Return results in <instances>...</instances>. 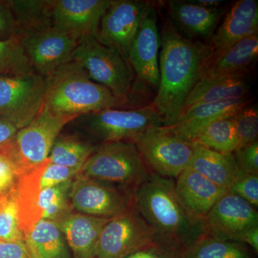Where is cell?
Here are the masks:
<instances>
[{
	"instance_id": "obj_1",
	"label": "cell",
	"mask_w": 258,
	"mask_h": 258,
	"mask_svg": "<svg viewBox=\"0 0 258 258\" xmlns=\"http://www.w3.org/2000/svg\"><path fill=\"white\" fill-rule=\"evenodd\" d=\"M159 84L151 104L157 110L163 125L175 124L185 102L202 76L208 56L206 44L184 36L166 22L160 35Z\"/></svg>"
},
{
	"instance_id": "obj_2",
	"label": "cell",
	"mask_w": 258,
	"mask_h": 258,
	"mask_svg": "<svg viewBox=\"0 0 258 258\" xmlns=\"http://www.w3.org/2000/svg\"><path fill=\"white\" fill-rule=\"evenodd\" d=\"M132 205L158 237L184 248L203 235V226L191 220L176 195L175 181L152 173L132 191Z\"/></svg>"
},
{
	"instance_id": "obj_3",
	"label": "cell",
	"mask_w": 258,
	"mask_h": 258,
	"mask_svg": "<svg viewBox=\"0 0 258 258\" xmlns=\"http://www.w3.org/2000/svg\"><path fill=\"white\" fill-rule=\"evenodd\" d=\"M125 102L93 81L82 66L72 60L50 78L45 105L54 114L80 117L115 108Z\"/></svg>"
},
{
	"instance_id": "obj_4",
	"label": "cell",
	"mask_w": 258,
	"mask_h": 258,
	"mask_svg": "<svg viewBox=\"0 0 258 258\" xmlns=\"http://www.w3.org/2000/svg\"><path fill=\"white\" fill-rule=\"evenodd\" d=\"M78 118L54 114L44 103L31 123L18 130L11 142L2 148L1 152L14 165L18 177L43 164L64 125Z\"/></svg>"
},
{
	"instance_id": "obj_5",
	"label": "cell",
	"mask_w": 258,
	"mask_h": 258,
	"mask_svg": "<svg viewBox=\"0 0 258 258\" xmlns=\"http://www.w3.org/2000/svg\"><path fill=\"white\" fill-rule=\"evenodd\" d=\"M79 174L132 191L152 172L133 142H115L97 146Z\"/></svg>"
},
{
	"instance_id": "obj_6",
	"label": "cell",
	"mask_w": 258,
	"mask_h": 258,
	"mask_svg": "<svg viewBox=\"0 0 258 258\" xmlns=\"http://www.w3.org/2000/svg\"><path fill=\"white\" fill-rule=\"evenodd\" d=\"M73 60L81 64L95 83L105 86L120 99L128 101L133 69L118 51L102 45L96 37H86L79 42Z\"/></svg>"
},
{
	"instance_id": "obj_7",
	"label": "cell",
	"mask_w": 258,
	"mask_h": 258,
	"mask_svg": "<svg viewBox=\"0 0 258 258\" xmlns=\"http://www.w3.org/2000/svg\"><path fill=\"white\" fill-rule=\"evenodd\" d=\"M50 82L36 73L0 76V118L18 130L30 124L45 103Z\"/></svg>"
},
{
	"instance_id": "obj_8",
	"label": "cell",
	"mask_w": 258,
	"mask_h": 258,
	"mask_svg": "<svg viewBox=\"0 0 258 258\" xmlns=\"http://www.w3.org/2000/svg\"><path fill=\"white\" fill-rule=\"evenodd\" d=\"M79 118L88 135L101 144L133 142L148 129L163 125L160 115L152 104L133 110L108 108Z\"/></svg>"
},
{
	"instance_id": "obj_9",
	"label": "cell",
	"mask_w": 258,
	"mask_h": 258,
	"mask_svg": "<svg viewBox=\"0 0 258 258\" xmlns=\"http://www.w3.org/2000/svg\"><path fill=\"white\" fill-rule=\"evenodd\" d=\"M151 172L177 178L189 166L194 142L180 138L164 125L152 127L133 141Z\"/></svg>"
},
{
	"instance_id": "obj_10",
	"label": "cell",
	"mask_w": 258,
	"mask_h": 258,
	"mask_svg": "<svg viewBox=\"0 0 258 258\" xmlns=\"http://www.w3.org/2000/svg\"><path fill=\"white\" fill-rule=\"evenodd\" d=\"M32 69L52 78L73 60L79 41L55 28L52 23L20 30L17 33Z\"/></svg>"
},
{
	"instance_id": "obj_11",
	"label": "cell",
	"mask_w": 258,
	"mask_h": 258,
	"mask_svg": "<svg viewBox=\"0 0 258 258\" xmlns=\"http://www.w3.org/2000/svg\"><path fill=\"white\" fill-rule=\"evenodd\" d=\"M158 237L155 230L132 204L105 225L98 241L96 258H124Z\"/></svg>"
},
{
	"instance_id": "obj_12",
	"label": "cell",
	"mask_w": 258,
	"mask_h": 258,
	"mask_svg": "<svg viewBox=\"0 0 258 258\" xmlns=\"http://www.w3.org/2000/svg\"><path fill=\"white\" fill-rule=\"evenodd\" d=\"M71 198L74 210L106 219L115 217L132 204V191L80 174L73 181Z\"/></svg>"
},
{
	"instance_id": "obj_13",
	"label": "cell",
	"mask_w": 258,
	"mask_h": 258,
	"mask_svg": "<svg viewBox=\"0 0 258 258\" xmlns=\"http://www.w3.org/2000/svg\"><path fill=\"white\" fill-rule=\"evenodd\" d=\"M151 4L139 0H113L101 19L96 40L128 60L129 49Z\"/></svg>"
},
{
	"instance_id": "obj_14",
	"label": "cell",
	"mask_w": 258,
	"mask_h": 258,
	"mask_svg": "<svg viewBox=\"0 0 258 258\" xmlns=\"http://www.w3.org/2000/svg\"><path fill=\"white\" fill-rule=\"evenodd\" d=\"M258 226V212L240 197L226 193L217 200L203 222V235L237 242L244 231Z\"/></svg>"
},
{
	"instance_id": "obj_15",
	"label": "cell",
	"mask_w": 258,
	"mask_h": 258,
	"mask_svg": "<svg viewBox=\"0 0 258 258\" xmlns=\"http://www.w3.org/2000/svg\"><path fill=\"white\" fill-rule=\"evenodd\" d=\"M113 0H55L52 25L78 41L96 37L103 15Z\"/></svg>"
},
{
	"instance_id": "obj_16",
	"label": "cell",
	"mask_w": 258,
	"mask_h": 258,
	"mask_svg": "<svg viewBox=\"0 0 258 258\" xmlns=\"http://www.w3.org/2000/svg\"><path fill=\"white\" fill-rule=\"evenodd\" d=\"M160 46L157 12L152 3L129 49L128 60L138 79L154 89L159 84Z\"/></svg>"
},
{
	"instance_id": "obj_17",
	"label": "cell",
	"mask_w": 258,
	"mask_h": 258,
	"mask_svg": "<svg viewBox=\"0 0 258 258\" xmlns=\"http://www.w3.org/2000/svg\"><path fill=\"white\" fill-rule=\"evenodd\" d=\"M224 17L221 25L206 44L208 56L205 62L244 37L258 33V3L256 0L235 2Z\"/></svg>"
},
{
	"instance_id": "obj_18",
	"label": "cell",
	"mask_w": 258,
	"mask_h": 258,
	"mask_svg": "<svg viewBox=\"0 0 258 258\" xmlns=\"http://www.w3.org/2000/svg\"><path fill=\"white\" fill-rule=\"evenodd\" d=\"M175 189L185 211L194 222L202 226L217 200L228 192L189 166L176 178Z\"/></svg>"
},
{
	"instance_id": "obj_19",
	"label": "cell",
	"mask_w": 258,
	"mask_h": 258,
	"mask_svg": "<svg viewBox=\"0 0 258 258\" xmlns=\"http://www.w3.org/2000/svg\"><path fill=\"white\" fill-rule=\"evenodd\" d=\"M250 103L247 97L195 105L182 111L175 124L166 127L180 138L192 142L209 123L224 115L235 114Z\"/></svg>"
},
{
	"instance_id": "obj_20",
	"label": "cell",
	"mask_w": 258,
	"mask_h": 258,
	"mask_svg": "<svg viewBox=\"0 0 258 258\" xmlns=\"http://www.w3.org/2000/svg\"><path fill=\"white\" fill-rule=\"evenodd\" d=\"M258 57V33L244 37L207 61L202 78L244 77Z\"/></svg>"
},
{
	"instance_id": "obj_21",
	"label": "cell",
	"mask_w": 258,
	"mask_h": 258,
	"mask_svg": "<svg viewBox=\"0 0 258 258\" xmlns=\"http://www.w3.org/2000/svg\"><path fill=\"white\" fill-rule=\"evenodd\" d=\"M166 5L172 24L179 31L203 38L211 37L227 11L224 7L203 8L190 1L170 0Z\"/></svg>"
},
{
	"instance_id": "obj_22",
	"label": "cell",
	"mask_w": 258,
	"mask_h": 258,
	"mask_svg": "<svg viewBox=\"0 0 258 258\" xmlns=\"http://www.w3.org/2000/svg\"><path fill=\"white\" fill-rule=\"evenodd\" d=\"M108 220L73 212L58 224L74 258H96L100 236Z\"/></svg>"
},
{
	"instance_id": "obj_23",
	"label": "cell",
	"mask_w": 258,
	"mask_h": 258,
	"mask_svg": "<svg viewBox=\"0 0 258 258\" xmlns=\"http://www.w3.org/2000/svg\"><path fill=\"white\" fill-rule=\"evenodd\" d=\"M194 144L195 149L189 167L228 191V188L240 172L234 154L217 152L200 144Z\"/></svg>"
},
{
	"instance_id": "obj_24",
	"label": "cell",
	"mask_w": 258,
	"mask_h": 258,
	"mask_svg": "<svg viewBox=\"0 0 258 258\" xmlns=\"http://www.w3.org/2000/svg\"><path fill=\"white\" fill-rule=\"evenodd\" d=\"M249 91L244 77L202 78L186 100L183 111L202 103L247 98Z\"/></svg>"
},
{
	"instance_id": "obj_25",
	"label": "cell",
	"mask_w": 258,
	"mask_h": 258,
	"mask_svg": "<svg viewBox=\"0 0 258 258\" xmlns=\"http://www.w3.org/2000/svg\"><path fill=\"white\" fill-rule=\"evenodd\" d=\"M235 114L224 115L213 120L197 135L192 142L215 152L233 154L240 147L235 126Z\"/></svg>"
},
{
	"instance_id": "obj_26",
	"label": "cell",
	"mask_w": 258,
	"mask_h": 258,
	"mask_svg": "<svg viewBox=\"0 0 258 258\" xmlns=\"http://www.w3.org/2000/svg\"><path fill=\"white\" fill-rule=\"evenodd\" d=\"M25 238L31 241L43 258H72L63 232L55 222L40 220Z\"/></svg>"
},
{
	"instance_id": "obj_27",
	"label": "cell",
	"mask_w": 258,
	"mask_h": 258,
	"mask_svg": "<svg viewBox=\"0 0 258 258\" xmlns=\"http://www.w3.org/2000/svg\"><path fill=\"white\" fill-rule=\"evenodd\" d=\"M181 252L182 258H252L244 244L205 235L185 246Z\"/></svg>"
},
{
	"instance_id": "obj_28",
	"label": "cell",
	"mask_w": 258,
	"mask_h": 258,
	"mask_svg": "<svg viewBox=\"0 0 258 258\" xmlns=\"http://www.w3.org/2000/svg\"><path fill=\"white\" fill-rule=\"evenodd\" d=\"M73 181L74 179L40 191L37 206L42 220L59 224L74 212L71 198Z\"/></svg>"
},
{
	"instance_id": "obj_29",
	"label": "cell",
	"mask_w": 258,
	"mask_h": 258,
	"mask_svg": "<svg viewBox=\"0 0 258 258\" xmlns=\"http://www.w3.org/2000/svg\"><path fill=\"white\" fill-rule=\"evenodd\" d=\"M96 147L75 136H58L47 159L53 164L81 170Z\"/></svg>"
},
{
	"instance_id": "obj_30",
	"label": "cell",
	"mask_w": 258,
	"mask_h": 258,
	"mask_svg": "<svg viewBox=\"0 0 258 258\" xmlns=\"http://www.w3.org/2000/svg\"><path fill=\"white\" fill-rule=\"evenodd\" d=\"M8 4L16 23L18 32L52 23L54 1L13 0L8 1Z\"/></svg>"
},
{
	"instance_id": "obj_31",
	"label": "cell",
	"mask_w": 258,
	"mask_h": 258,
	"mask_svg": "<svg viewBox=\"0 0 258 258\" xmlns=\"http://www.w3.org/2000/svg\"><path fill=\"white\" fill-rule=\"evenodd\" d=\"M35 73L17 36L0 40V76Z\"/></svg>"
},
{
	"instance_id": "obj_32",
	"label": "cell",
	"mask_w": 258,
	"mask_h": 258,
	"mask_svg": "<svg viewBox=\"0 0 258 258\" xmlns=\"http://www.w3.org/2000/svg\"><path fill=\"white\" fill-rule=\"evenodd\" d=\"M25 240L20 229L14 188L0 198V242L24 244Z\"/></svg>"
},
{
	"instance_id": "obj_33",
	"label": "cell",
	"mask_w": 258,
	"mask_h": 258,
	"mask_svg": "<svg viewBox=\"0 0 258 258\" xmlns=\"http://www.w3.org/2000/svg\"><path fill=\"white\" fill-rule=\"evenodd\" d=\"M235 126L241 146L257 142L258 112L255 106L248 105L235 115Z\"/></svg>"
},
{
	"instance_id": "obj_34",
	"label": "cell",
	"mask_w": 258,
	"mask_h": 258,
	"mask_svg": "<svg viewBox=\"0 0 258 258\" xmlns=\"http://www.w3.org/2000/svg\"><path fill=\"white\" fill-rule=\"evenodd\" d=\"M182 248L165 239L157 240L124 258H182Z\"/></svg>"
},
{
	"instance_id": "obj_35",
	"label": "cell",
	"mask_w": 258,
	"mask_h": 258,
	"mask_svg": "<svg viewBox=\"0 0 258 258\" xmlns=\"http://www.w3.org/2000/svg\"><path fill=\"white\" fill-rule=\"evenodd\" d=\"M80 171V169L53 164L47 159L44 163L39 181L40 189H47L74 179Z\"/></svg>"
},
{
	"instance_id": "obj_36",
	"label": "cell",
	"mask_w": 258,
	"mask_h": 258,
	"mask_svg": "<svg viewBox=\"0 0 258 258\" xmlns=\"http://www.w3.org/2000/svg\"><path fill=\"white\" fill-rule=\"evenodd\" d=\"M228 192L240 197L254 208L258 207V175L240 171L228 188Z\"/></svg>"
},
{
	"instance_id": "obj_37",
	"label": "cell",
	"mask_w": 258,
	"mask_h": 258,
	"mask_svg": "<svg viewBox=\"0 0 258 258\" xmlns=\"http://www.w3.org/2000/svg\"><path fill=\"white\" fill-rule=\"evenodd\" d=\"M239 169L245 174L258 175V142L241 146L233 153Z\"/></svg>"
},
{
	"instance_id": "obj_38",
	"label": "cell",
	"mask_w": 258,
	"mask_h": 258,
	"mask_svg": "<svg viewBox=\"0 0 258 258\" xmlns=\"http://www.w3.org/2000/svg\"><path fill=\"white\" fill-rule=\"evenodd\" d=\"M18 174L9 158L0 151V198L14 189Z\"/></svg>"
},
{
	"instance_id": "obj_39",
	"label": "cell",
	"mask_w": 258,
	"mask_h": 258,
	"mask_svg": "<svg viewBox=\"0 0 258 258\" xmlns=\"http://www.w3.org/2000/svg\"><path fill=\"white\" fill-rule=\"evenodd\" d=\"M18 28L8 2H0V40L16 36Z\"/></svg>"
},
{
	"instance_id": "obj_40",
	"label": "cell",
	"mask_w": 258,
	"mask_h": 258,
	"mask_svg": "<svg viewBox=\"0 0 258 258\" xmlns=\"http://www.w3.org/2000/svg\"><path fill=\"white\" fill-rule=\"evenodd\" d=\"M24 244L0 242V258H30Z\"/></svg>"
},
{
	"instance_id": "obj_41",
	"label": "cell",
	"mask_w": 258,
	"mask_h": 258,
	"mask_svg": "<svg viewBox=\"0 0 258 258\" xmlns=\"http://www.w3.org/2000/svg\"><path fill=\"white\" fill-rule=\"evenodd\" d=\"M18 132L14 125L0 118V149L11 142Z\"/></svg>"
},
{
	"instance_id": "obj_42",
	"label": "cell",
	"mask_w": 258,
	"mask_h": 258,
	"mask_svg": "<svg viewBox=\"0 0 258 258\" xmlns=\"http://www.w3.org/2000/svg\"><path fill=\"white\" fill-rule=\"evenodd\" d=\"M237 242L248 245L253 249L254 253L258 252V226L244 231L237 240Z\"/></svg>"
},
{
	"instance_id": "obj_43",
	"label": "cell",
	"mask_w": 258,
	"mask_h": 258,
	"mask_svg": "<svg viewBox=\"0 0 258 258\" xmlns=\"http://www.w3.org/2000/svg\"><path fill=\"white\" fill-rule=\"evenodd\" d=\"M190 2L199 6L207 8H220L223 3H225L220 0H190Z\"/></svg>"
},
{
	"instance_id": "obj_44",
	"label": "cell",
	"mask_w": 258,
	"mask_h": 258,
	"mask_svg": "<svg viewBox=\"0 0 258 258\" xmlns=\"http://www.w3.org/2000/svg\"><path fill=\"white\" fill-rule=\"evenodd\" d=\"M24 245H25V250H26L29 257L43 258L42 257L41 254H40V252H39V251L37 250V247L34 245V244L29 239L25 238Z\"/></svg>"
}]
</instances>
